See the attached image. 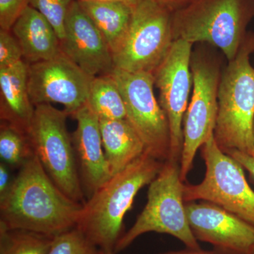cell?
I'll return each mask as SVG.
<instances>
[{"instance_id": "obj_1", "label": "cell", "mask_w": 254, "mask_h": 254, "mask_svg": "<svg viewBox=\"0 0 254 254\" xmlns=\"http://www.w3.org/2000/svg\"><path fill=\"white\" fill-rule=\"evenodd\" d=\"M83 205L56 186L34 155L0 198V227L55 237L76 227Z\"/></svg>"}, {"instance_id": "obj_2", "label": "cell", "mask_w": 254, "mask_h": 254, "mask_svg": "<svg viewBox=\"0 0 254 254\" xmlns=\"http://www.w3.org/2000/svg\"><path fill=\"white\" fill-rule=\"evenodd\" d=\"M164 162L144 153L95 190L83 203L76 228L103 254H115L125 215L135 197L160 173Z\"/></svg>"}, {"instance_id": "obj_3", "label": "cell", "mask_w": 254, "mask_h": 254, "mask_svg": "<svg viewBox=\"0 0 254 254\" xmlns=\"http://www.w3.org/2000/svg\"><path fill=\"white\" fill-rule=\"evenodd\" d=\"M254 33H247L236 57L221 74L214 138L224 152L236 150L254 157Z\"/></svg>"}, {"instance_id": "obj_4", "label": "cell", "mask_w": 254, "mask_h": 254, "mask_svg": "<svg viewBox=\"0 0 254 254\" xmlns=\"http://www.w3.org/2000/svg\"><path fill=\"white\" fill-rule=\"evenodd\" d=\"M254 12L248 0H191L173 13L174 41L210 43L231 61L245 41Z\"/></svg>"}, {"instance_id": "obj_5", "label": "cell", "mask_w": 254, "mask_h": 254, "mask_svg": "<svg viewBox=\"0 0 254 254\" xmlns=\"http://www.w3.org/2000/svg\"><path fill=\"white\" fill-rule=\"evenodd\" d=\"M185 185L180 163L164 162L160 173L149 185L146 205L135 223L118 241L115 254L123 252L138 237L148 232L167 234L181 241L187 248L201 249L187 219Z\"/></svg>"}, {"instance_id": "obj_6", "label": "cell", "mask_w": 254, "mask_h": 254, "mask_svg": "<svg viewBox=\"0 0 254 254\" xmlns=\"http://www.w3.org/2000/svg\"><path fill=\"white\" fill-rule=\"evenodd\" d=\"M68 116L67 112L52 104L37 105L28 136L34 155L50 178L64 193L83 204L86 196L72 137L66 127Z\"/></svg>"}, {"instance_id": "obj_7", "label": "cell", "mask_w": 254, "mask_h": 254, "mask_svg": "<svg viewBox=\"0 0 254 254\" xmlns=\"http://www.w3.org/2000/svg\"><path fill=\"white\" fill-rule=\"evenodd\" d=\"M174 41L173 12L153 0H142L133 9L125 40L113 54L115 68L153 74Z\"/></svg>"}, {"instance_id": "obj_8", "label": "cell", "mask_w": 254, "mask_h": 254, "mask_svg": "<svg viewBox=\"0 0 254 254\" xmlns=\"http://www.w3.org/2000/svg\"><path fill=\"white\" fill-rule=\"evenodd\" d=\"M200 149L205 177L198 185H185V203L211 202L254 226V190L247 181L245 169L219 148L214 134Z\"/></svg>"}, {"instance_id": "obj_9", "label": "cell", "mask_w": 254, "mask_h": 254, "mask_svg": "<svg viewBox=\"0 0 254 254\" xmlns=\"http://www.w3.org/2000/svg\"><path fill=\"white\" fill-rule=\"evenodd\" d=\"M110 74L121 92L127 120L143 141L145 153L167 161L170 153V127L155 97L153 73H131L115 68Z\"/></svg>"}, {"instance_id": "obj_10", "label": "cell", "mask_w": 254, "mask_h": 254, "mask_svg": "<svg viewBox=\"0 0 254 254\" xmlns=\"http://www.w3.org/2000/svg\"><path fill=\"white\" fill-rule=\"evenodd\" d=\"M193 94L183 120V150L180 160L182 181L193 168L195 155L214 134L218 110L221 73L213 62L201 58L190 60Z\"/></svg>"}, {"instance_id": "obj_11", "label": "cell", "mask_w": 254, "mask_h": 254, "mask_svg": "<svg viewBox=\"0 0 254 254\" xmlns=\"http://www.w3.org/2000/svg\"><path fill=\"white\" fill-rule=\"evenodd\" d=\"M191 43L177 40L165 59L153 73L160 93V103L168 118L170 153L168 160L180 163L183 150V120L193 84Z\"/></svg>"}, {"instance_id": "obj_12", "label": "cell", "mask_w": 254, "mask_h": 254, "mask_svg": "<svg viewBox=\"0 0 254 254\" xmlns=\"http://www.w3.org/2000/svg\"><path fill=\"white\" fill-rule=\"evenodd\" d=\"M63 51L52 59L28 64V86L35 107L59 103L69 116L86 104L92 80Z\"/></svg>"}, {"instance_id": "obj_13", "label": "cell", "mask_w": 254, "mask_h": 254, "mask_svg": "<svg viewBox=\"0 0 254 254\" xmlns=\"http://www.w3.org/2000/svg\"><path fill=\"white\" fill-rule=\"evenodd\" d=\"M185 208L195 239L213 246L215 254H253V225L211 202H187Z\"/></svg>"}, {"instance_id": "obj_14", "label": "cell", "mask_w": 254, "mask_h": 254, "mask_svg": "<svg viewBox=\"0 0 254 254\" xmlns=\"http://www.w3.org/2000/svg\"><path fill=\"white\" fill-rule=\"evenodd\" d=\"M61 49L92 77L110 74L115 68L108 43L77 0L73 1L68 13Z\"/></svg>"}, {"instance_id": "obj_15", "label": "cell", "mask_w": 254, "mask_h": 254, "mask_svg": "<svg viewBox=\"0 0 254 254\" xmlns=\"http://www.w3.org/2000/svg\"><path fill=\"white\" fill-rule=\"evenodd\" d=\"M72 117L77 122V127L71 137L87 199L113 176L102 143L99 118L87 104Z\"/></svg>"}, {"instance_id": "obj_16", "label": "cell", "mask_w": 254, "mask_h": 254, "mask_svg": "<svg viewBox=\"0 0 254 254\" xmlns=\"http://www.w3.org/2000/svg\"><path fill=\"white\" fill-rule=\"evenodd\" d=\"M28 64L24 60L0 68V118L1 123L28 134L33 123L35 106L28 92Z\"/></svg>"}, {"instance_id": "obj_17", "label": "cell", "mask_w": 254, "mask_h": 254, "mask_svg": "<svg viewBox=\"0 0 254 254\" xmlns=\"http://www.w3.org/2000/svg\"><path fill=\"white\" fill-rule=\"evenodd\" d=\"M28 64L46 61L62 53L61 42L51 23L36 9L28 6L11 29Z\"/></svg>"}, {"instance_id": "obj_18", "label": "cell", "mask_w": 254, "mask_h": 254, "mask_svg": "<svg viewBox=\"0 0 254 254\" xmlns=\"http://www.w3.org/2000/svg\"><path fill=\"white\" fill-rule=\"evenodd\" d=\"M102 143L112 176L145 153L143 141L126 119H99Z\"/></svg>"}, {"instance_id": "obj_19", "label": "cell", "mask_w": 254, "mask_h": 254, "mask_svg": "<svg viewBox=\"0 0 254 254\" xmlns=\"http://www.w3.org/2000/svg\"><path fill=\"white\" fill-rule=\"evenodd\" d=\"M77 1L104 37L113 55L127 36L134 7L121 1Z\"/></svg>"}, {"instance_id": "obj_20", "label": "cell", "mask_w": 254, "mask_h": 254, "mask_svg": "<svg viewBox=\"0 0 254 254\" xmlns=\"http://www.w3.org/2000/svg\"><path fill=\"white\" fill-rule=\"evenodd\" d=\"M86 104L99 119L127 118L126 108L121 92L111 74L93 78Z\"/></svg>"}, {"instance_id": "obj_21", "label": "cell", "mask_w": 254, "mask_h": 254, "mask_svg": "<svg viewBox=\"0 0 254 254\" xmlns=\"http://www.w3.org/2000/svg\"><path fill=\"white\" fill-rule=\"evenodd\" d=\"M55 237L0 227V254H47Z\"/></svg>"}, {"instance_id": "obj_22", "label": "cell", "mask_w": 254, "mask_h": 254, "mask_svg": "<svg viewBox=\"0 0 254 254\" xmlns=\"http://www.w3.org/2000/svg\"><path fill=\"white\" fill-rule=\"evenodd\" d=\"M34 155L26 133L5 123L0 125V157L9 167L19 169Z\"/></svg>"}, {"instance_id": "obj_23", "label": "cell", "mask_w": 254, "mask_h": 254, "mask_svg": "<svg viewBox=\"0 0 254 254\" xmlns=\"http://www.w3.org/2000/svg\"><path fill=\"white\" fill-rule=\"evenodd\" d=\"M47 254H103L84 234L75 227L55 237Z\"/></svg>"}, {"instance_id": "obj_24", "label": "cell", "mask_w": 254, "mask_h": 254, "mask_svg": "<svg viewBox=\"0 0 254 254\" xmlns=\"http://www.w3.org/2000/svg\"><path fill=\"white\" fill-rule=\"evenodd\" d=\"M74 0H30V6L39 11L55 28L60 42L64 35L65 23Z\"/></svg>"}, {"instance_id": "obj_25", "label": "cell", "mask_w": 254, "mask_h": 254, "mask_svg": "<svg viewBox=\"0 0 254 254\" xmlns=\"http://www.w3.org/2000/svg\"><path fill=\"white\" fill-rule=\"evenodd\" d=\"M22 60V49L16 37L11 31L0 29V68L9 67Z\"/></svg>"}, {"instance_id": "obj_26", "label": "cell", "mask_w": 254, "mask_h": 254, "mask_svg": "<svg viewBox=\"0 0 254 254\" xmlns=\"http://www.w3.org/2000/svg\"><path fill=\"white\" fill-rule=\"evenodd\" d=\"M28 6L30 0H0V29L11 31Z\"/></svg>"}, {"instance_id": "obj_27", "label": "cell", "mask_w": 254, "mask_h": 254, "mask_svg": "<svg viewBox=\"0 0 254 254\" xmlns=\"http://www.w3.org/2000/svg\"><path fill=\"white\" fill-rule=\"evenodd\" d=\"M227 155L231 156L232 158L237 160L242 165V168L247 170L250 173V177L254 181V157L252 155L239 151V150H232L226 152Z\"/></svg>"}, {"instance_id": "obj_28", "label": "cell", "mask_w": 254, "mask_h": 254, "mask_svg": "<svg viewBox=\"0 0 254 254\" xmlns=\"http://www.w3.org/2000/svg\"><path fill=\"white\" fill-rule=\"evenodd\" d=\"M9 167L6 163H0V198L4 196L12 183L10 176Z\"/></svg>"}, {"instance_id": "obj_29", "label": "cell", "mask_w": 254, "mask_h": 254, "mask_svg": "<svg viewBox=\"0 0 254 254\" xmlns=\"http://www.w3.org/2000/svg\"><path fill=\"white\" fill-rule=\"evenodd\" d=\"M153 1H156L159 4L162 5L173 13L174 11L181 9L191 0H153Z\"/></svg>"}, {"instance_id": "obj_30", "label": "cell", "mask_w": 254, "mask_h": 254, "mask_svg": "<svg viewBox=\"0 0 254 254\" xmlns=\"http://www.w3.org/2000/svg\"><path fill=\"white\" fill-rule=\"evenodd\" d=\"M157 254H216L215 252H209L206 251L199 250H191V249L187 248L186 250L180 251H170V252H163Z\"/></svg>"}, {"instance_id": "obj_31", "label": "cell", "mask_w": 254, "mask_h": 254, "mask_svg": "<svg viewBox=\"0 0 254 254\" xmlns=\"http://www.w3.org/2000/svg\"><path fill=\"white\" fill-rule=\"evenodd\" d=\"M100 1H121V2L126 3L128 5H131L133 7H135L137 4H139L142 0H100Z\"/></svg>"}, {"instance_id": "obj_32", "label": "cell", "mask_w": 254, "mask_h": 254, "mask_svg": "<svg viewBox=\"0 0 254 254\" xmlns=\"http://www.w3.org/2000/svg\"><path fill=\"white\" fill-rule=\"evenodd\" d=\"M252 135H253V141H254V118L253 122V126H252Z\"/></svg>"}, {"instance_id": "obj_33", "label": "cell", "mask_w": 254, "mask_h": 254, "mask_svg": "<svg viewBox=\"0 0 254 254\" xmlns=\"http://www.w3.org/2000/svg\"><path fill=\"white\" fill-rule=\"evenodd\" d=\"M254 254V252H253V254Z\"/></svg>"}, {"instance_id": "obj_34", "label": "cell", "mask_w": 254, "mask_h": 254, "mask_svg": "<svg viewBox=\"0 0 254 254\" xmlns=\"http://www.w3.org/2000/svg\"><path fill=\"white\" fill-rule=\"evenodd\" d=\"M252 1H254V0H252Z\"/></svg>"}]
</instances>
